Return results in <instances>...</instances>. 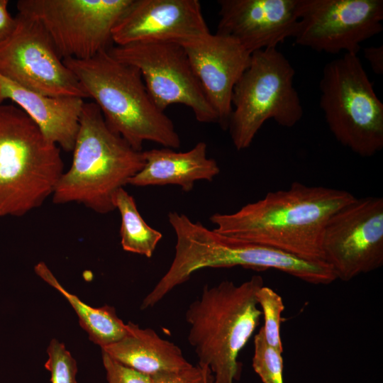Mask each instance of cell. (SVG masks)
I'll use <instances>...</instances> for the list:
<instances>
[{
	"instance_id": "cell-1",
	"label": "cell",
	"mask_w": 383,
	"mask_h": 383,
	"mask_svg": "<svg viewBox=\"0 0 383 383\" xmlns=\"http://www.w3.org/2000/svg\"><path fill=\"white\" fill-rule=\"evenodd\" d=\"M355 197L345 190L294 182L287 189L270 192L234 213H213L210 221L223 235L323 262L326 224Z\"/></svg>"
},
{
	"instance_id": "cell-2",
	"label": "cell",
	"mask_w": 383,
	"mask_h": 383,
	"mask_svg": "<svg viewBox=\"0 0 383 383\" xmlns=\"http://www.w3.org/2000/svg\"><path fill=\"white\" fill-rule=\"evenodd\" d=\"M168 221L177 238L174 257L167 271L143 299L141 309L153 307L192 274L204 268L274 269L313 284H329L336 279L324 262L305 260L223 235L176 211L168 213Z\"/></svg>"
},
{
	"instance_id": "cell-3",
	"label": "cell",
	"mask_w": 383,
	"mask_h": 383,
	"mask_svg": "<svg viewBox=\"0 0 383 383\" xmlns=\"http://www.w3.org/2000/svg\"><path fill=\"white\" fill-rule=\"evenodd\" d=\"M63 62L99 106L109 128L133 148L143 151L145 141L180 148L172 121L156 106L135 67L117 60L108 50Z\"/></svg>"
},
{
	"instance_id": "cell-4",
	"label": "cell",
	"mask_w": 383,
	"mask_h": 383,
	"mask_svg": "<svg viewBox=\"0 0 383 383\" xmlns=\"http://www.w3.org/2000/svg\"><path fill=\"white\" fill-rule=\"evenodd\" d=\"M263 285L260 275L239 285L228 280L213 287L206 284L188 306V341L198 364L211 370L214 383L240 379L239 353L259 324L262 311L256 294Z\"/></svg>"
},
{
	"instance_id": "cell-5",
	"label": "cell",
	"mask_w": 383,
	"mask_h": 383,
	"mask_svg": "<svg viewBox=\"0 0 383 383\" xmlns=\"http://www.w3.org/2000/svg\"><path fill=\"white\" fill-rule=\"evenodd\" d=\"M72 152V165L60 177L52 201L81 204L101 214L115 210L114 194L145 165L143 151L109 128L94 102L83 104Z\"/></svg>"
},
{
	"instance_id": "cell-6",
	"label": "cell",
	"mask_w": 383,
	"mask_h": 383,
	"mask_svg": "<svg viewBox=\"0 0 383 383\" xmlns=\"http://www.w3.org/2000/svg\"><path fill=\"white\" fill-rule=\"evenodd\" d=\"M59 147L17 106L0 104V213L21 216L52 195L63 174Z\"/></svg>"
},
{
	"instance_id": "cell-7",
	"label": "cell",
	"mask_w": 383,
	"mask_h": 383,
	"mask_svg": "<svg viewBox=\"0 0 383 383\" xmlns=\"http://www.w3.org/2000/svg\"><path fill=\"white\" fill-rule=\"evenodd\" d=\"M295 70L277 48L252 53L249 66L236 83L228 130L234 147L250 146L267 120L291 128L303 116V107L293 84Z\"/></svg>"
},
{
	"instance_id": "cell-8",
	"label": "cell",
	"mask_w": 383,
	"mask_h": 383,
	"mask_svg": "<svg viewBox=\"0 0 383 383\" xmlns=\"http://www.w3.org/2000/svg\"><path fill=\"white\" fill-rule=\"evenodd\" d=\"M320 106L329 130L363 157L383 148V104L357 55L345 53L323 67Z\"/></svg>"
},
{
	"instance_id": "cell-9",
	"label": "cell",
	"mask_w": 383,
	"mask_h": 383,
	"mask_svg": "<svg viewBox=\"0 0 383 383\" xmlns=\"http://www.w3.org/2000/svg\"><path fill=\"white\" fill-rule=\"evenodd\" d=\"M132 0H19L18 12L38 20L64 60H85L113 43L112 30Z\"/></svg>"
},
{
	"instance_id": "cell-10",
	"label": "cell",
	"mask_w": 383,
	"mask_h": 383,
	"mask_svg": "<svg viewBox=\"0 0 383 383\" xmlns=\"http://www.w3.org/2000/svg\"><path fill=\"white\" fill-rule=\"evenodd\" d=\"M109 53L135 67L156 106L165 111L170 105L189 107L200 123H218L184 48L176 43L146 41L111 46Z\"/></svg>"
},
{
	"instance_id": "cell-11",
	"label": "cell",
	"mask_w": 383,
	"mask_h": 383,
	"mask_svg": "<svg viewBox=\"0 0 383 383\" xmlns=\"http://www.w3.org/2000/svg\"><path fill=\"white\" fill-rule=\"evenodd\" d=\"M323 260L336 279L348 282L383 265V199L355 197L327 221Z\"/></svg>"
},
{
	"instance_id": "cell-12",
	"label": "cell",
	"mask_w": 383,
	"mask_h": 383,
	"mask_svg": "<svg viewBox=\"0 0 383 383\" xmlns=\"http://www.w3.org/2000/svg\"><path fill=\"white\" fill-rule=\"evenodd\" d=\"M12 33L0 43V74L51 96L89 98L35 18L18 12Z\"/></svg>"
},
{
	"instance_id": "cell-13",
	"label": "cell",
	"mask_w": 383,
	"mask_h": 383,
	"mask_svg": "<svg viewBox=\"0 0 383 383\" xmlns=\"http://www.w3.org/2000/svg\"><path fill=\"white\" fill-rule=\"evenodd\" d=\"M295 43L317 52L357 55L382 31V0H297Z\"/></svg>"
},
{
	"instance_id": "cell-14",
	"label": "cell",
	"mask_w": 383,
	"mask_h": 383,
	"mask_svg": "<svg viewBox=\"0 0 383 383\" xmlns=\"http://www.w3.org/2000/svg\"><path fill=\"white\" fill-rule=\"evenodd\" d=\"M198 0H132L112 30L116 45L164 41L182 45L209 33Z\"/></svg>"
},
{
	"instance_id": "cell-15",
	"label": "cell",
	"mask_w": 383,
	"mask_h": 383,
	"mask_svg": "<svg viewBox=\"0 0 383 383\" xmlns=\"http://www.w3.org/2000/svg\"><path fill=\"white\" fill-rule=\"evenodd\" d=\"M181 45L217 115L218 124L228 130L233 89L249 66L252 54L235 39L217 33Z\"/></svg>"
},
{
	"instance_id": "cell-16",
	"label": "cell",
	"mask_w": 383,
	"mask_h": 383,
	"mask_svg": "<svg viewBox=\"0 0 383 383\" xmlns=\"http://www.w3.org/2000/svg\"><path fill=\"white\" fill-rule=\"evenodd\" d=\"M217 33L238 41L251 54L277 48L295 36L297 0H220Z\"/></svg>"
},
{
	"instance_id": "cell-17",
	"label": "cell",
	"mask_w": 383,
	"mask_h": 383,
	"mask_svg": "<svg viewBox=\"0 0 383 383\" xmlns=\"http://www.w3.org/2000/svg\"><path fill=\"white\" fill-rule=\"evenodd\" d=\"M6 100L16 104L48 140L67 152L72 151L84 99L44 95L0 74V104Z\"/></svg>"
},
{
	"instance_id": "cell-18",
	"label": "cell",
	"mask_w": 383,
	"mask_h": 383,
	"mask_svg": "<svg viewBox=\"0 0 383 383\" xmlns=\"http://www.w3.org/2000/svg\"><path fill=\"white\" fill-rule=\"evenodd\" d=\"M201 141L186 152L163 148L143 151V167L128 182L135 187L177 185L189 192L199 180L211 182L219 173L217 162L207 157Z\"/></svg>"
},
{
	"instance_id": "cell-19",
	"label": "cell",
	"mask_w": 383,
	"mask_h": 383,
	"mask_svg": "<svg viewBox=\"0 0 383 383\" xmlns=\"http://www.w3.org/2000/svg\"><path fill=\"white\" fill-rule=\"evenodd\" d=\"M127 325L128 333L122 339L101 348L116 361L150 376L192 365L177 345L153 329L140 328L131 321Z\"/></svg>"
},
{
	"instance_id": "cell-20",
	"label": "cell",
	"mask_w": 383,
	"mask_h": 383,
	"mask_svg": "<svg viewBox=\"0 0 383 383\" xmlns=\"http://www.w3.org/2000/svg\"><path fill=\"white\" fill-rule=\"evenodd\" d=\"M36 274L57 290L71 304L79 323L89 334V340L101 348L115 343L128 333V325L120 319L113 306L94 308L67 292L57 280L47 265L40 262L35 267Z\"/></svg>"
},
{
	"instance_id": "cell-21",
	"label": "cell",
	"mask_w": 383,
	"mask_h": 383,
	"mask_svg": "<svg viewBox=\"0 0 383 383\" xmlns=\"http://www.w3.org/2000/svg\"><path fill=\"white\" fill-rule=\"evenodd\" d=\"M115 209L121 215V244L125 251L151 257L162 238V233L150 227L139 213L134 198L123 187L113 195Z\"/></svg>"
},
{
	"instance_id": "cell-22",
	"label": "cell",
	"mask_w": 383,
	"mask_h": 383,
	"mask_svg": "<svg viewBox=\"0 0 383 383\" xmlns=\"http://www.w3.org/2000/svg\"><path fill=\"white\" fill-rule=\"evenodd\" d=\"M282 355L267 343L262 327L254 338L252 367L263 383H284Z\"/></svg>"
},
{
	"instance_id": "cell-23",
	"label": "cell",
	"mask_w": 383,
	"mask_h": 383,
	"mask_svg": "<svg viewBox=\"0 0 383 383\" xmlns=\"http://www.w3.org/2000/svg\"><path fill=\"white\" fill-rule=\"evenodd\" d=\"M257 301L264 316V335L267 343L283 353L280 336L281 315L284 310L282 297L272 289L262 286L257 292Z\"/></svg>"
},
{
	"instance_id": "cell-24",
	"label": "cell",
	"mask_w": 383,
	"mask_h": 383,
	"mask_svg": "<svg viewBox=\"0 0 383 383\" xmlns=\"http://www.w3.org/2000/svg\"><path fill=\"white\" fill-rule=\"evenodd\" d=\"M47 353L48 357L45 367L50 372L52 383H77V362L63 343L52 339Z\"/></svg>"
},
{
	"instance_id": "cell-25",
	"label": "cell",
	"mask_w": 383,
	"mask_h": 383,
	"mask_svg": "<svg viewBox=\"0 0 383 383\" xmlns=\"http://www.w3.org/2000/svg\"><path fill=\"white\" fill-rule=\"evenodd\" d=\"M151 377L152 383H214L211 370L199 364L177 371L165 372Z\"/></svg>"
},
{
	"instance_id": "cell-26",
	"label": "cell",
	"mask_w": 383,
	"mask_h": 383,
	"mask_svg": "<svg viewBox=\"0 0 383 383\" xmlns=\"http://www.w3.org/2000/svg\"><path fill=\"white\" fill-rule=\"evenodd\" d=\"M108 383H152L150 375L126 366L101 351Z\"/></svg>"
},
{
	"instance_id": "cell-27",
	"label": "cell",
	"mask_w": 383,
	"mask_h": 383,
	"mask_svg": "<svg viewBox=\"0 0 383 383\" xmlns=\"http://www.w3.org/2000/svg\"><path fill=\"white\" fill-rule=\"evenodd\" d=\"M8 0H0V43L12 33L16 25V17L8 11Z\"/></svg>"
},
{
	"instance_id": "cell-28",
	"label": "cell",
	"mask_w": 383,
	"mask_h": 383,
	"mask_svg": "<svg viewBox=\"0 0 383 383\" xmlns=\"http://www.w3.org/2000/svg\"><path fill=\"white\" fill-rule=\"evenodd\" d=\"M364 57L377 74H383V47L370 46L363 49Z\"/></svg>"
},
{
	"instance_id": "cell-29",
	"label": "cell",
	"mask_w": 383,
	"mask_h": 383,
	"mask_svg": "<svg viewBox=\"0 0 383 383\" xmlns=\"http://www.w3.org/2000/svg\"><path fill=\"white\" fill-rule=\"evenodd\" d=\"M0 216H1V213H0Z\"/></svg>"
}]
</instances>
